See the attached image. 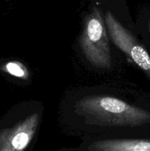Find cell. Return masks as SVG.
<instances>
[{"label": "cell", "instance_id": "2", "mask_svg": "<svg viewBox=\"0 0 150 151\" xmlns=\"http://www.w3.org/2000/svg\"><path fill=\"white\" fill-rule=\"evenodd\" d=\"M106 26L112 42L150 80V55L144 44L110 13L106 16Z\"/></svg>", "mask_w": 150, "mask_h": 151}, {"label": "cell", "instance_id": "4", "mask_svg": "<svg viewBox=\"0 0 150 151\" xmlns=\"http://www.w3.org/2000/svg\"><path fill=\"white\" fill-rule=\"evenodd\" d=\"M88 151H150V133L148 137L134 139L97 140L87 147Z\"/></svg>", "mask_w": 150, "mask_h": 151}, {"label": "cell", "instance_id": "3", "mask_svg": "<svg viewBox=\"0 0 150 151\" xmlns=\"http://www.w3.org/2000/svg\"><path fill=\"white\" fill-rule=\"evenodd\" d=\"M38 114H32L12 128L0 132V151H24L33 139L39 123Z\"/></svg>", "mask_w": 150, "mask_h": 151}, {"label": "cell", "instance_id": "1", "mask_svg": "<svg viewBox=\"0 0 150 151\" xmlns=\"http://www.w3.org/2000/svg\"><path fill=\"white\" fill-rule=\"evenodd\" d=\"M79 45L85 58L93 66L110 69L112 56L107 29L99 15L93 13L85 23Z\"/></svg>", "mask_w": 150, "mask_h": 151}, {"label": "cell", "instance_id": "5", "mask_svg": "<svg viewBox=\"0 0 150 151\" xmlns=\"http://www.w3.org/2000/svg\"><path fill=\"white\" fill-rule=\"evenodd\" d=\"M6 71L8 72L11 75H14L16 77H21L25 76L26 72L25 68L24 67L23 65L18 62H10L6 65Z\"/></svg>", "mask_w": 150, "mask_h": 151}, {"label": "cell", "instance_id": "6", "mask_svg": "<svg viewBox=\"0 0 150 151\" xmlns=\"http://www.w3.org/2000/svg\"><path fill=\"white\" fill-rule=\"evenodd\" d=\"M142 34L146 41V49L150 55V14L144 20L142 24Z\"/></svg>", "mask_w": 150, "mask_h": 151}]
</instances>
